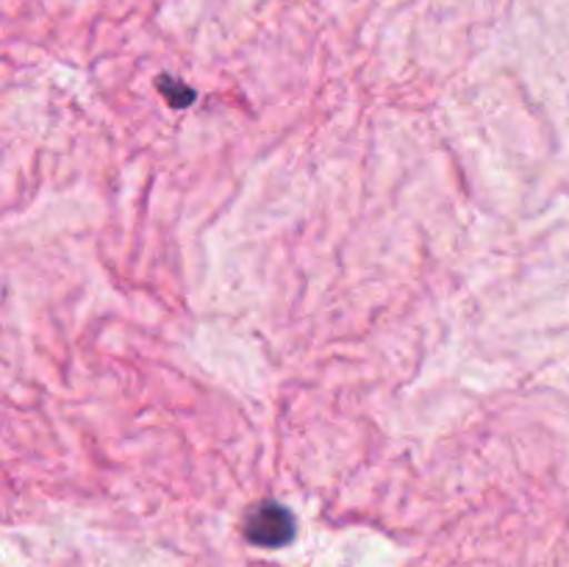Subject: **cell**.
<instances>
[{"label":"cell","instance_id":"cell-1","mask_svg":"<svg viewBox=\"0 0 569 567\" xmlns=\"http://www.w3.org/2000/svg\"><path fill=\"white\" fill-rule=\"evenodd\" d=\"M244 537L261 548H283L295 537V515L278 500H261L244 517Z\"/></svg>","mask_w":569,"mask_h":567}]
</instances>
